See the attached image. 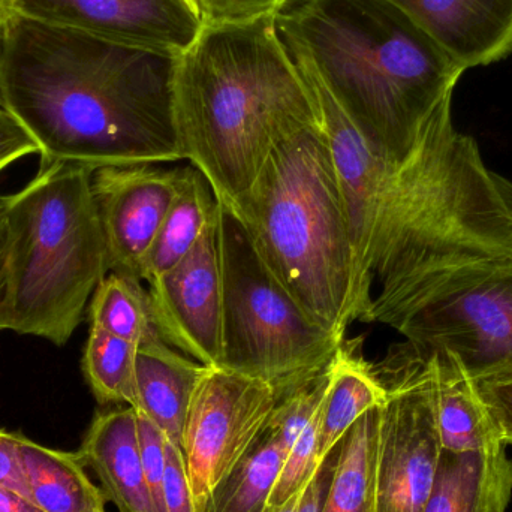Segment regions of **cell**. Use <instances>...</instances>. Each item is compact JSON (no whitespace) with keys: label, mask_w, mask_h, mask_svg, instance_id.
I'll use <instances>...</instances> for the list:
<instances>
[{"label":"cell","mask_w":512,"mask_h":512,"mask_svg":"<svg viewBox=\"0 0 512 512\" xmlns=\"http://www.w3.org/2000/svg\"><path fill=\"white\" fill-rule=\"evenodd\" d=\"M180 56L11 12L0 92L44 162L92 171L171 164L183 161L174 122Z\"/></svg>","instance_id":"1"},{"label":"cell","mask_w":512,"mask_h":512,"mask_svg":"<svg viewBox=\"0 0 512 512\" xmlns=\"http://www.w3.org/2000/svg\"><path fill=\"white\" fill-rule=\"evenodd\" d=\"M174 122L183 161L239 218L277 144L319 126L276 14L203 24L177 66Z\"/></svg>","instance_id":"2"},{"label":"cell","mask_w":512,"mask_h":512,"mask_svg":"<svg viewBox=\"0 0 512 512\" xmlns=\"http://www.w3.org/2000/svg\"><path fill=\"white\" fill-rule=\"evenodd\" d=\"M276 26L393 164L414 152L465 72L390 0H295L277 12Z\"/></svg>","instance_id":"3"},{"label":"cell","mask_w":512,"mask_h":512,"mask_svg":"<svg viewBox=\"0 0 512 512\" xmlns=\"http://www.w3.org/2000/svg\"><path fill=\"white\" fill-rule=\"evenodd\" d=\"M237 219L301 309L345 337L355 321L354 249L321 126L277 144Z\"/></svg>","instance_id":"4"},{"label":"cell","mask_w":512,"mask_h":512,"mask_svg":"<svg viewBox=\"0 0 512 512\" xmlns=\"http://www.w3.org/2000/svg\"><path fill=\"white\" fill-rule=\"evenodd\" d=\"M90 168L48 162L8 195L3 330L62 346L110 273Z\"/></svg>","instance_id":"5"},{"label":"cell","mask_w":512,"mask_h":512,"mask_svg":"<svg viewBox=\"0 0 512 512\" xmlns=\"http://www.w3.org/2000/svg\"><path fill=\"white\" fill-rule=\"evenodd\" d=\"M224 282L222 369L273 388L277 399L318 378L345 337L313 321L267 270L242 222L219 212Z\"/></svg>","instance_id":"6"},{"label":"cell","mask_w":512,"mask_h":512,"mask_svg":"<svg viewBox=\"0 0 512 512\" xmlns=\"http://www.w3.org/2000/svg\"><path fill=\"white\" fill-rule=\"evenodd\" d=\"M390 327L421 348L450 352L474 381L512 373V256L447 271Z\"/></svg>","instance_id":"7"},{"label":"cell","mask_w":512,"mask_h":512,"mask_svg":"<svg viewBox=\"0 0 512 512\" xmlns=\"http://www.w3.org/2000/svg\"><path fill=\"white\" fill-rule=\"evenodd\" d=\"M376 372L387 390L379 423L378 512H423L442 456L432 357L409 342Z\"/></svg>","instance_id":"8"},{"label":"cell","mask_w":512,"mask_h":512,"mask_svg":"<svg viewBox=\"0 0 512 512\" xmlns=\"http://www.w3.org/2000/svg\"><path fill=\"white\" fill-rule=\"evenodd\" d=\"M283 44L309 87L330 150L354 249L355 321L366 322L372 309L373 268L385 192L399 162L387 161L370 147L324 86L306 54L294 45Z\"/></svg>","instance_id":"9"},{"label":"cell","mask_w":512,"mask_h":512,"mask_svg":"<svg viewBox=\"0 0 512 512\" xmlns=\"http://www.w3.org/2000/svg\"><path fill=\"white\" fill-rule=\"evenodd\" d=\"M258 379L209 367L183 427L182 448L197 512L254 448L277 403Z\"/></svg>","instance_id":"10"},{"label":"cell","mask_w":512,"mask_h":512,"mask_svg":"<svg viewBox=\"0 0 512 512\" xmlns=\"http://www.w3.org/2000/svg\"><path fill=\"white\" fill-rule=\"evenodd\" d=\"M149 285L153 321L161 339L203 366L221 367L224 282L219 215L197 246Z\"/></svg>","instance_id":"11"},{"label":"cell","mask_w":512,"mask_h":512,"mask_svg":"<svg viewBox=\"0 0 512 512\" xmlns=\"http://www.w3.org/2000/svg\"><path fill=\"white\" fill-rule=\"evenodd\" d=\"M182 168H98L92 174L110 271L140 277V268L180 188Z\"/></svg>","instance_id":"12"},{"label":"cell","mask_w":512,"mask_h":512,"mask_svg":"<svg viewBox=\"0 0 512 512\" xmlns=\"http://www.w3.org/2000/svg\"><path fill=\"white\" fill-rule=\"evenodd\" d=\"M12 12L90 35L183 53L204 21L188 0H15Z\"/></svg>","instance_id":"13"},{"label":"cell","mask_w":512,"mask_h":512,"mask_svg":"<svg viewBox=\"0 0 512 512\" xmlns=\"http://www.w3.org/2000/svg\"><path fill=\"white\" fill-rule=\"evenodd\" d=\"M465 71L512 53V0H390Z\"/></svg>","instance_id":"14"},{"label":"cell","mask_w":512,"mask_h":512,"mask_svg":"<svg viewBox=\"0 0 512 512\" xmlns=\"http://www.w3.org/2000/svg\"><path fill=\"white\" fill-rule=\"evenodd\" d=\"M78 454L120 512H155L144 477L134 408L96 415Z\"/></svg>","instance_id":"15"},{"label":"cell","mask_w":512,"mask_h":512,"mask_svg":"<svg viewBox=\"0 0 512 512\" xmlns=\"http://www.w3.org/2000/svg\"><path fill=\"white\" fill-rule=\"evenodd\" d=\"M207 369L161 337L143 343L135 360V411L146 415L168 441L180 447L192 397Z\"/></svg>","instance_id":"16"},{"label":"cell","mask_w":512,"mask_h":512,"mask_svg":"<svg viewBox=\"0 0 512 512\" xmlns=\"http://www.w3.org/2000/svg\"><path fill=\"white\" fill-rule=\"evenodd\" d=\"M511 498L512 460L505 445L474 453L442 450L423 512H507Z\"/></svg>","instance_id":"17"},{"label":"cell","mask_w":512,"mask_h":512,"mask_svg":"<svg viewBox=\"0 0 512 512\" xmlns=\"http://www.w3.org/2000/svg\"><path fill=\"white\" fill-rule=\"evenodd\" d=\"M426 349V348H424ZM432 357L436 385V418L442 450L474 453L505 445L477 382L444 349H427Z\"/></svg>","instance_id":"18"},{"label":"cell","mask_w":512,"mask_h":512,"mask_svg":"<svg viewBox=\"0 0 512 512\" xmlns=\"http://www.w3.org/2000/svg\"><path fill=\"white\" fill-rule=\"evenodd\" d=\"M387 390L375 367L364 360L360 342H346L330 363V384L319 415V456L324 460L352 424L384 405Z\"/></svg>","instance_id":"19"},{"label":"cell","mask_w":512,"mask_h":512,"mask_svg":"<svg viewBox=\"0 0 512 512\" xmlns=\"http://www.w3.org/2000/svg\"><path fill=\"white\" fill-rule=\"evenodd\" d=\"M27 495L45 512H96L107 496L89 475L78 453L53 450L20 436Z\"/></svg>","instance_id":"20"},{"label":"cell","mask_w":512,"mask_h":512,"mask_svg":"<svg viewBox=\"0 0 512 512\" xmlns=\"http://www.w3.org/2000/svg\"><path fill=\"white\" fill-rule=\"evenodd\" d=\"M219 210L206 177L191 164L182 168L179 192L141 264L140 279L150 282L182 261L216 221Z\"/></svg>","instance_id":"21"},{"label":"cell","mask_w":512,"mask_h":512,"mask_svg":"<svg viewBox=\"0 0 512 512\" xmlns=\"http://www.w3.org/2000/svg\"><path fill=\"white\" fill-rule=\"evenodd\" d=\"M381 406L358 418L339 442V457L319 512H378V465Z\"/></svg>","instance_id":"22"},{"label":"cell","mask_w":512,"mask_h":512,"mask_svg":"<svg viewBox=\"0 0 512 512\" xmlns=\"http://www.w3.org/2000/svg\"><path fill=\"white\" fill-rule=\"evenodd\" d=\"M90 327L140 346L158 339L149 291L140 277L110 271L93 292L89 307Z\"/></svg>","instance_id":"23"},{"label":"cell","mask_w":512,"mask_h":512,"mask_svg":"<svg viewBox=\"0 0 512 512\" xmlns=\"http://www.w3.org/2000/svg\"><path fill=\"white\" fill-rule=\"evenodd\" d=\"M286 453L261 433L248 456L212 493L203 512H264Z\"/></svg>","instance_id":"24"},{"label":"cell","mask_w":512,"mask_h":512,"mask_svg":"<svg viewBox=\"0 0 512 512\" xmlns=\"http://www.w3.org/2000/svg\"><path fill=\"white\" fill-rule=\"evenodd\" d=\"M138 346L90 327L83 370L87 384L101 405H128L135 408V360Z\"/></svg>","instance_id":"25"},{"label":"cell","mask_w":512,"mask_h":512,"mask_svg":"<svg viewBox=\"0 0 512 512\" xmlns=\"http://www.w3.org/2000/svg\"><path fill=\"white\" fill-rule=\"evenodd\" d=\"M330 384V364L307 384L277 400L262 433L270 436L286 454L310 421L316 417Z\"/></svg>","instance_id":"26"},{"label":"cell","mask_w":512,"mask_h":512,"mask_svg":"<svg viewBox=\"0 0 512 512\" xmlns=\"http://www.w3.org/2000/svg\"><path fill=\"white\" fill-rule=\"evenodd\" d=\"M319 415L321 409L286 454L264 512H277L285 507L291 499L306 489L318 471L322 463L318 444Z\"/></svg>","instance_id":"27"},{"label":"cell","mask_w":512,"mask_h":512,"mask_svg":"<svg viewBox=\"0 0 512 512\" xmlns=\"http://www.w3.org/2000/svg\"><path fill=\"white\" fill-rule=\"evenodd\" d=\"M138 439H140L141 460L144 477L152 499L153 511L165 512V445L167 436L149 420L146 415L137 412Z\"/></svg>","instance_id":"28"},{"label":"cell","mask_w":512,"mask_h":512,"mask_svg":"<svg viewBox=\"0 0 512 512\" xmlns=\"http://www.w3.org/2000/svg\"><path fill=\"white\" fill-rule=\"evenodd\" d=\"M165 512H197L185 456L179 445H165Z\"/></svg>","instance_id":"29"},{"label":"cell","mask_w":512,"mask_h":512,"mask_svg":"<svg viewBox=\"0 0 512 512\" xmlns=\"http://www.w3.org/2000/svg\"><path fill=\"white\" fill-rule=\"evenodd\" d=\"M295 0H200L204 23L251 20L277 14Z\"/></svg>","instance_id":"30"},{"label":"cell","mask_w":512,"mask_h":512,"mask_svg":"<svg viewBox=\"0 0 512 512\" xmlns=\"http://www.w3.org/2000/svg\"><path fill=\"white\" fill-rule=\"evenodd\" d=\"M475 382L481 399L495 420L502 442L512 444V373Z\"/></svg>","instance_id":"31"},{"label":"cell","mask_w":512,"mask_h":512,"mask_svg":"<svg viewBox=\"0 0 512 512\" xmlns=\"http://www.w3.org/2000/svg\"><path fill=\"white\" fill-rule=\"evenodd\" d=\"M33 153H39V147L32 135L5 105H0V173Z\"/></svg>","instance_id":"32"},{"label":"cell","mask_w":512,"mask_h":512,"mask_svg":"<svg viewBox=\"0 0 512 512\" xmlns=\"http://www.w3.org/2000/svg\"><path fill=\"white\" fill-rule=\"evenodd\" d=\"M337 457H339V444L322 460L318 471L313 475L306 489L298 493L294 499H291L285 507L280 508L277 512H319L322 502L327 496L328 487H330Z\"/></svg>","instance_id":"33"},{"label":"cell","mask_w":512,"mask_h":512,"mask_svg":"<svg viewBox=\"0 0 512 512\" xmlns=\"http://www.w3.org/2000/svg\"><path fill=\"white\" fill-rule=\"evenodd\" d=\"M20 436L0 430V489L29 498L21 465Z\"/></svg>","instance_id":"34"},{"label":"cell","mask_w":512,"mask_h":512,"mask_svg":"<svg viewBox=\"0 0 512 512\" xmlns=\"http://www.w3.org/2000/svg\"><path fill=\"white\" fill-rule=\"evenodd\" d=\"M6 254H8V198L0 195V301L5 288ZM0 324V331H2Z\"/></svg>","instance_id":"35"},{"label":"cell","mask_w":512,"mask_h":512,"mask_svg":"<svg viewBox=\"0 0 512 512\" xmlns=\"http://www.w3.org/2000/svg\"><path fill=\"white\" fill-rule=\"evenodd\" d=\"M0 512H45L27 496L0 489Z\"/></svg>","instance_id":"36"},{"label":"cell","mask_w":512,"mask_h":512,"mask_svg":"<svg viewBox=\"0 0 512 512\" xmlns=\"http://www.w3.org/2000/svg\"><path fill=\"white\" fill-rule=\"evenodd\" d=\"M15 0H0V9H2L5 14H11L12 9H14Z\"/></svg>","instance_id":"37"},{"label":"cell","mask_w":512,"mask_h":512,"mask_svg":"<svg viewBox=\"0 0 512 512\" xmlns=\"http://www.w3.org/2000/svg\"><path fill=\"white\" fill-rule=\"evenodd\" d=\"M6 17H8V14H5V12H3L2 9H0V38H2L3 27H5Z\"/></svg>","instance_id":"38"},{"label":"cell","mask_w":512,"mask_h":512,"mask_svg":"<svg viewBox=\"0 0 512 512\" xmlns=\"http://www.w3.org/2000/svg\"><path fill=\"white\" fill-rule=\"evenodd\" d=\"M188 2H189V5H191L192 8H194L195 11H197L198 14L201 15L200 0H188ZM201 18H203V17H201Z\"/></svg>","instance_id":"39"},{"label":"cell","mask_w":512,"mask_h":512,"mask_svg":"<svg viewBox=\"0 0 512 512\" xmlns=\"http://www.w3.org/2000/svg\"><path fill=\"white\" fill-rule=\"evenodd\" d=\"M0 105H5L3 104L2 92H0Z\"/></svg>","instance_id":"40"},{"label":"cell","mask_w":512,"mask_h":512,"mask_svg":"<svg viewBox=\"0 0 512 512\" xmlns=\"http://www.w3.org/2000/svg\"><path fill=\"white\" fill-rule=\"evenodd\" d=\"M96 512H107V508H101V510H98Z\"/></svg>","instance_id":"41"}]
</instances>
